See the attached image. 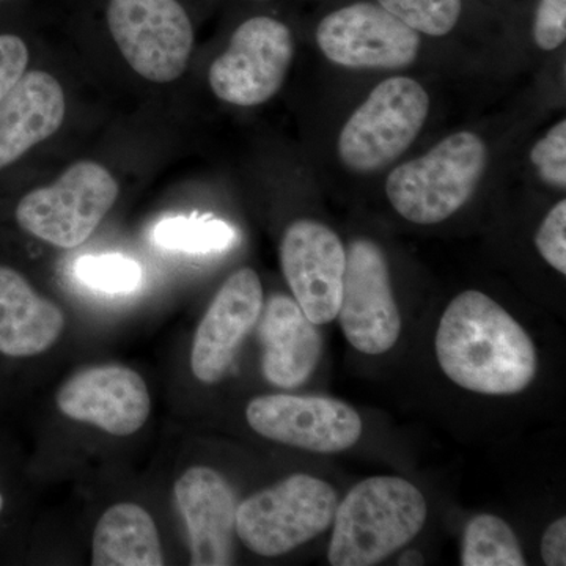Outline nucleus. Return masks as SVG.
I'll return each instance as SVG.
<instances>
[{"label":"nucleus","instance_id":"obj_1","mask_svg":"<svg viewBox=\"0 0 566 566\" xmlns=\"http://www.w3.org/2000/svg\"><path fill=\"white\" fill-rule=\"evenodd\" d=\"M436 356L455 385L483 395L523 392L536 375L534 342L504 307L469 290L446 308Z\"/></svg>","mask_w":566,"mask_h":566},{"label":"nucleus","instance_id":"obj_2","mask_svg":"<svg viewBox=\"0 0 566 566\" xmlns=\"http://www.w3.org/2000/svg\"><path fill=\"white\" fill-rule=\"evenodd\" d=\"M427 521L422 493L400 476H371L357 483L334 516L329 564H381L420 534Z\"/></svg>","mask_w":566,"mask_h":566},{"label":"nucleus","instance_id":"obj_3","mask_svg":"<svg viewBox=\"0 0 566 566\" xmlns=\"http://www.w3.org/2000/svg\"><path fill=\"white\" fill-rule=\"evenodd\" d=\"M486 161L485 142L476 134H452L422 158L394 169L386 182L387 199L406 221L419 226L446 221L471 199Z\"/></svg>","mask_w":566,"mask_h":566},{"label":"nucleus","instance_id":"obj_4","mask_svg":"<svg viewBox=\"0 0 566 566\" xmlns=\"http://www.w3.org/2000/svg\"><path fill=\"white\" fill-rule=\"evenodd\" d=\"M337 505L329 483L308 474L290 475L238 506L237 535L259 556H283L326 532Z\"/></svg>","mask_w":566,"mask_h":566},{"label":"nucleus","instance_id":"obj_5","mask_svg":"<svg viewBox=\"0 0 566 566\" xmlns=\"http://www.w3.org/2000/svg\"><path fill=\"white\" fill-rule=\"evenodd\" d=\"M430 112V96L411 77L376 85L338 137V156L354 172L385 169L417 139Z\"/></svg>","mask_w":566,"mask_h":566},{"label":"nucleus","instance_id":"obj_6","mask_svg":"<svg viewBox=\"0 0 566 566\" xmlns=\"http://www.w3.org/2000/svg\"><path fill=\"white\" fill-rule=\"evenodd\" d=\"M118 199V182L102 164L80 161L46 188L22 197L17 221L24 232L62 249L91 238Z\"/></svg>","mask_w":566,"mask_h":566},{"label":"nucleus","instance_id":"obj_7","mask_svg":"<svg viewBox=\"0 0 566 566\" xmlns=\"http://www.w3.org/2000/svg\"><path fill=\"white\" fill-rule=\"evenodd\" d=\"M107 24L123 57L144 80L167 84L188 69L193 31L178 0H111Z\"/></svg>","mask_w":566,"mask_h":566},{"label":"nucleus","instance_id":"obj_8","mask_svg":"<svg viewBox=\"0 0 566 566\" xmlns=\"http://www.w3.org/2000/svg\"><path fill=\"white\" fill-rule=\"evenodd\" d=\"M293 57V35L283 22L251 18L212 62L208 73L211 91L234 106H259L281 91Z\"/></svg>","mask_w":566,"mask_h":566},{"label":"nucleus","instance_id":"obj_9","mask_svg":"<svg viewBox=\"0 0 566 566\" xmlns=\"http://www.w3.org/2000/svg\"><path fill=\"white\" fill-rule=\"evenodd\" d=\"M349 344L364 354L389 352L401 333L385 252L370 240H356L346 251L344 290L337 314Z\"/></svg>","mask_w":566,"mask_h":566},{"label":"nucleus","instance_id":"obj_10","mask_svg":"<svg viewBox=\"0 0 566 566\" xmlns=\"http://www.w3.org/2000/svg\"><path fill=\"white\" fill-rule=\"evenodd\" d=\"M316 43L331 62L346 69L400 70L415 63L420 35L381 6L359 2L327 14Z\"/></svg>","mask_w":566,"mask_h":566},{"label":"nucleus","instance_id":"obj_11","mask_svg":"<svg viewBox=\"0 0 566 566\" xmlns=\"http://www.w3.org/2000/svg\"><path fill=\"white\" fill-rule=\"evenodd\" d=\"M245 417L263 438L316 453L344 452L363 434L356 409L329 397L264 395L253 398Z\"/></svg>","mask_w":566,"mask_h":566},{"label":"nucleus","instance_id":"obj_12","mask_svg":"<svg viewBox=\"0 0 566 566\" xmlns=\"http://www.w3.org/2000/svg\"><path fill=\"white\" fill-rule=\"evenodd\" d=\"M283 275L294 301L315 324L337 318L344 290L346 252L334 230L322 222H293L281 244Z\"/></svg>","mask_w":566,"mask_h":566},{"label":"nucleus","instance_id":"obj_13","mask_svg":"<svg viewBox=\"0 0 566 566\" xmlns=\"http://www.w3.org/2000/svg\"><path fill=\"white\" fill-rule=\"evenodd\" d=\"M55 401L70 419L95 424L115 436L139 431L151 409L150 392L142 376L122 365L77 371L63 382Z\"/></svg>","mask_w":566,"mask_h":566},{"label":"nucleus","instance_id":"obj_14","mask_svg":"<svg viewBox=\"0 0 566 566\" xmlns=\"http://www.w3.org/2000/svg\"><path fill=\"white\" fill-rule=\"evenodd\" d=\"M262 308L263 286L255 271L243 268L227 279L193 337L191 368L199 381H221Z\"/></svg>","mask_w":566,"mask_h":566},{"label":"nucleus","instance_id":"obj_15","mask_svg":"<svg viewBox=\"0 0 566 566\" xmlns=\"http://www.w3.org/2000/svg\"><path fill=\"white\" fill-rule=\"evenodd\" d=\"M175 497L189 531L191 565H232L238 506L227 480L197 465L175 483Z\"/></svg>","mask_w":566,"mask_h":566},{"label":"nucleus","instance_id":"obj_16","mask_svg":"<svg viewBox=\"0 0 566 566\" xmlns=\"http://www.w3.org/2000/svg\"><path fill=\"white\" fill-rule=\"evenodd\" d=\"M263 374L271 385L293 389L314 374L322 357V334L292 297L275 294L259 316Z\"/></svg>","mask_w":566,"mask_h":566},{"label":"nucleus","instance_id":"obj_17","mask_svg":"<svg viewBox=\"0 0 566 566\" xmlns=\"http://www.w3.org/2000/svg\"><path fill=\"white\" fill-rule=\"evenodd\" d=\"M61 82L44 71H29L0 102V169L59 132L65 120Z\"/></svg>","mask_w":566,"mask_h":566},{"label":"nucleus","instance_id":"obj_18","mask_svg":"<svg viewBox=\"0 0 566 566\" xmlns=\"http://www.w3.org/2000/svg\"><path fill=\"white\" fill-rule=\"evenodd\" d=\"M65 315L11 268L0 266V353L36 356L61 337Z\"/></svg>","mask_w":566,"mask_h":566},{"label":"nucleus","instance_id":"obj_19","mask_svg":"<svg viewBox=\"0 0 566 566\" xmlns=\"http://www.w3.org/2000/svg\"><path fill=\"white\" fill-rule=\"evenodd\" d=\"M93 566H163L158 528L147 510L136 504L111 506L95 527Z\"/></svg>","mask_w":566,"mask_h":566},{"label":"nucleus","instance_id":"obj_20","mask_svg":"<svg viewBox=\"0 0 566 566\" xmlns=\"http://www.w3.org/2000/svg\"><path fill=\"white\" fill-rule=\"evenodd\" d=\"M463 566H524L515 532L501 517L479 515L469 521L464 531Z\"/></svg>","mask_w":566,"mask_h":566},{"label":"nucleus","instance_id":"obj_21","mask_svg":"<svg viewBox=\"0 0 566 566\" xmlns=\"http://www.w3.org/2000/svg\"><path fill=\"white\" fill-rule=\"evenodd\" d=\"M234 230L229 223L208 218L164 219L153 230V241L159 248L188 253L226 251L232 245Z\"/></svg>","mask_w":566,"mask_h":566},{"label":"nucleus","instance_id":"obj_22","mask_svg":"<svg viewBox=\"0 0 566 566\" xmlns=\"http://www.w3.org/2000/svg\"><path fill=\"white\" fill-rule=\"evenodd\" d=\"M74 273L88 289L107 294L132 293L139 289L144 279L140 264L120 253L82 256Z\"/></svg>","mask_w":566,"mask_h":566},{"label":"nucleus","instance_id":"obj_23","mask_svg":"<svg viewBox=\"0 0 566 566\" xmlns=\"http://www.w3.org/2000/svg\"><path fill=\"white\" fill-rule=\"evenodd\" d=\"M382 9L416 32L444 36L453 31L461 14V0H378Z\"/></svg>","mask_w":566,"mask_h":566},{"label":"nucleus","instance_id":"obj_24","mask_svg":"<svg viewBox=\"0 0 566 566\" xmlns=\"http://www.w3.org/2000/svg\"><path fill=\"white\" fill-rule=\"evenodd\" d=\"M532 163L542 180L554 188L566 186V122H558L538 144L532 148Z\"/></svg>","mask_w":566,"mask_h":566},{"label":"nucleus","instance_id":"obj_25","mask_svg":"<svg viewBox=\"0 0 566 566\" xmlns=\"http://www.w3.org/2000/svg\"><path fill=\"white\" fill-rule=\"evenodd\" d=\"M535 244L543 259L560 274H566V202L560 200L539 226Z\"/></svg>","mask_w":566,"mask_h":566},{"label":"nucleus","instance_id":"obj_26","mask_svg":"<svg viewBox=\"0 0 566 566\" xmlns=\"http://www.w3.org/2000/svg\"><path fill=\"white\" fill-rule=\"evenodd\" d=\"M566 39V0H539L534 22V40L543 51L557 50Z\"/></svg>","mask_w":566,"mask_h":566},{"label":"nucleus","instance_id":"obj_27","mask_svg":"<svg viewBox=\"0 0 566 566\" xmlns=\"http://www.w3.org/2000/svg\"><path fill=\"white\" fill-rule=\"evenodd\" d=\"M29 50L17 35H0V102L24 76Z\"/></svg>","mask_w":566,"mask_h":566},{"label":"nucleus","instance_id":"obj_28","mask_svg":"<svg viewBox=\"0 0 566 566\" xmlns=\"http://www.w3.org/2000/svg\"><path fill=\"white\" fill-rule=\"evenodd\" d=\"M566 520L560 517L556 523L551 524L543 535L542 557L546 565H566Z\"/></svg>","mask_w":566,"mask_h":566},{"label":"nucleus","instance_id":"obj_29","mask_svg":"<svg viewBox=\"0 0 566 566\" xmlns=\"http://www.w3.org/2000/svg\"><path fill=\"white\" fill-rule=\"evenodd\" d=\"M2 506H3V497H2V495H0V510H2Z\"/></svg>","mask_w":566,"mask_h":566}]
</instances>
